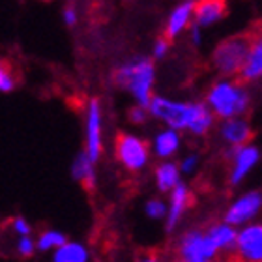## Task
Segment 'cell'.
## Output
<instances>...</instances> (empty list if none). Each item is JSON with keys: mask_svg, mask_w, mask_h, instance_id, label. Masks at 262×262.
<instances>
[{"mask_svg": "<svg viewBox=\"0 0 262 262\" xmlns=\"http://www.w3.org/2000/svg\"><path fill=\"white\" fill-rule=\"evenodd\" d=\"M208 234L212 236V240L215 242V246L219 247V251H234L236 242H238V230L234 225L227 223H215L208 229Z\"/></svg>", "mask_w": 262, "mask_h": 262, "instance_id": "obj_20", "label": "cell"}, {"mask_svg": "<svg viewBox=\"0 0 262 262\" xmlns=\"http://www.w3.org/2000/svg\"><path fill=\"white\" fill-rule=\"evenodd\" d=\"M234 255L242 262H262V223H249L238 230Z\"/></svg>", "mask_w": 262, "mask_h": 262, "instance_id": "obj_9", "label": "cell"}, {"mask_svg": "<svg viewBox=\"0 0 262 262\" xmlns=\"http://www.w3.org/2000/svg\"><path fill=\"white\" fill-rule=\"evenodd\" d=\"M148 116H150V111H148V107H144V105L137 103L135 107H131V109L127 111V120H129L131 124H135V126H142V124L148 120Z\"/></svg>", "mask_w": 262, "mask_h": 262, "instance_id": "obj_26", "label": "cell"}, {"mask_svg": "<svg viewBox=\"0 0 262 262\" xmlns=\"http://www.w3.org/2000/svg\"><path fill=\"white\" fill-rule=\"evenodd\" d=\"M94 165H96V161L88 156L86 150L77 154L73 163H71V174L86 191H94L96 189V170H94Z\"/></svg>", "mask_w": 262, "mask_h": 262, "instance_id": "obj_16", "label": "cell"}, {"mask_svg": "<svg viewBox=\"0 0 262 262\" xmlns=\"http://www.w3.org/2000/svg\"><path fill=\"white\" fill-rule=\"evenodd\" d=\"M253 32H240L223 39L212 53V66L221 77H238L247 62Z\"/></svg>", "mask_w": 262, "mask_h": 262, "instance_id": "obj_3", "label": "cell"}, {"mask_svg": "<svg viewBox=\"0 0 262 262\" xmlns=\"http://www.w3.org/2000/svg\"><path fill=\"white\" fill-rule=\"evenodd\" d=\"M19 84V75L15 73L11 62L2 60V66H0V90L4 94L13 92Z\"/></svg>", "mask_w": 262, "mask_h": 262, "instance_id": "obj_23", "label": "cell"}, {"mask_svg": "<svg viewBox=\"0 0 262 262\" xmlns=\"http://www.w3.org/2000/svg\"><path fill=\"white\" fill-rule=\"evenodd\" d=\"M154 154L161 159L172 158L178 150H180V131L174 127H165L154 137L152 142Z\"/></svg>", "mask_w": 262, "mask_h": 262, "instance_id": "obj_17", "label": "cell"}, {"mask_svg": "<svg viewBox=\"0 0 262 262\" xmlns=\"http://www.w3.org/2000/svg\"><path fill=\"white\" fill-rule=\"evenodd\" d=\"M88 249L77 242H66L53 255V262H88Z\"/></svg>", "mask_w": 262, "mask_h": 262, "instance_id": "obj_21", "label": "cell"}, {"mask_svg": "<svg viewBox=\"0 0 262 262\" xmlns=\"http://www.w3.org/2000/svg\"><path fill=\"white\" fill-rule=\"evenodd\" d=\"M242 82H255L262 79V25L258 30L253 32V45L247 56V62L244 66L242 73L238 75Z\"/></svg>", "mask_w": 262, "mask_h": 262, "instance_id": "obj_15", "label": "cell"}, {"mask_svg": "<svg viewBox=\"0 0 262 262\" xmlns=\"http://www.w3.org/2000/svg\"><path fill=\"white\" fill-rule=\"evenodd\" d=\"M213 124H215V113L210 109V105L196 103L195 101V109H193V116H191V122H189L187 131H189L191 135L202 137L212 129Z\"/></svg>", "mask_w": 262, "mask_h": 262, "instance_id": "obj_18", "label": "cell"}, {"mask_svg": "<svg viewBox=\"0 0 262 262\" xmlns=\"http://www.w3.org/2000/svg\"><path fill=\"white\" fill-rule=\"evenodd\" d=\"M144 212H146V215L150 219H163L169 213V206L163 201H159V199H150L146 202V206H144Z\"/></svg>", "mask_w": 262, "mask_h": 262, "instance_id": "obj_24", "label": "cell"}, {"mask_svg": "<svg viewBox=\"0 0 262 262\" xmlns=\"http://www.w3.org/2000/svg\"><path fill=\"white\" fill-rule=\"evenodd\" d=\"M227 262H242V260H240V258H238V257H234V258H229V260H227Z\"/></svg>", "mask_w": 262, "mask_h": 262, "instance_id": "obj_32", "label": "cell"}, {"mask_svg": "<svg viewBox=\"0 0 262 262\" xmlns=\"http://www.w3.org/2000/svg\"><path fill=\"white\" fill-rule=\"evenodd\" d=\"M38 247V242H34L30 236H19V240L15 244V251L21 258H30Z\"/></svg>", "mask_w": 262, "mask_h": 262, "instance_id": "obj_25", "label": "cell"}, {"mask_svg": "<svg viewBox=\"0 0 262 262\" xmlns=\"http://www.w3.org/2000/svg\"><path fill=\"white\" fill-rule=\"evenodd\" d=\"M262 210V193L260 191H249L246 195L238 196L232 204L229 206V210L225 212L223 221L234 225H246L247 221L257 217V213Z\"/></svg>", "mask_w": 262, "mask_h": 262, "instance_id": "obj_10", "label": "cell"}, {"mask_svg": "<svg viewBox=\"0 0 262 262\" xmlns=\"http://www.w3.org/2000/svg\"><path fill=\"white\" fill-rule=\"evenodd\" d=\"M154 81H156V66L148 56H133L118 66L113 73V82L122 90L133 96L139 105L148 107L154 98Z\"/></svg>", "mask_w": 262, "mask_h": 262, "instance_id": "obj_1", "label": "cell"}, {"mask_svg": "<svg viewBox=\"0 0 262 262\" xmlns=\"http://www.w3.org/2000/svg\"><path fill=\"white\" fill-rule=\"evenodd\" d=\"M68 242V236L60 230H43L38 238V249L39 251H56Z\"/></svg>", "mask_w": 262, "mask_h": 262, "instance_id": "obj_22", "label": "cell"}, {"mask_svg": "<svg viewBox=\"0 0 262 262\" xmlns=\"http://www.w3.org/2000/svg\"><path fill=\"white\" fill-rule=\"evenodd\" d=\"M195 4L196 0H184L182 4L176 6L167 19L163 36H167L169 39H176L184 30L191 27V23H195Z\"/></svg>", "mask_w": 262, "mask_h": 262, "instance_id": "obj_11", "label": "cell"}, {"mask_svg": "<svg viewBox=\"0 0 262 262\" xmlns=\"http://www.w3.org/2000/svg\"><path fill=\"white\" fill-rule=\"evenodd\" d=\"M137 262H161V260H159L158 253L148 251V253H144V255H141V257H139V260H137Z\"/></svg>", "mask_w": 262, "mask_h": 262, "instance_id": "obj_31", "label": "cell"}, {"mask_svg": "<svg viewBox=\"0 0 262 262\" xmlns=\"http://www.w3.org/2000/svg\"><path fill=\"white\" fill-rule=\"evenodd\" d=\"M84 129H86L84 150L94 161H98L103 152V118H101V103L98 98H92L86 105Z\"/></svg>", "mask_w": 262, "mask_h": 262, "instance_id": "obj_7", "label": "cell"}, {"mask_svg": "<svg viewBox=\"0 0 262 262\" xmlns=\"http://www.w3.org/2000/svg\"><path fill=\"white\" fill-rule=\"evenodd\" d=\"M229 158L232 159L229 184L234 187V186H240L242 180H244V178L253 170V167L258 163V159H260V150H258L257 146H253V144L230 146Z\"/></svg>", "mask_w": 262, "mask_h": 262, "instance_id": "obj_8", "label": "cell"}, {"mask_svg": "<svg viewBox=\"0 0 262 262\" xmlns=\"http://www.w3.org/2000/svg\"><path fill=\"white\" fill-rule=\"evenodd\" d=\"M193 204V195L191 189L186 184H178V186L170 191V202H169V213H167V230L172 232L176 229V225L180 223L184 213L187 212V208Z\"/></svg>", "mask_w": 262, "mask_h": 262, "instance_id": "obj_13", "label": "cell"}, {"mask_svg": "<svg viewBox=\"0 0 262 262\" xmlns=\"http://www.w3.org/2000/svg\"><path fill=\"white\" fill-rule=\"evenodd\" d=\"M182 169L174 161H163L156 167V186L161 193H170L180 184Z\"/></svg>", "mask_w": 262, "mask_h": 262, "instance_id": "obj_19", "label": "cell"}, {"mask_svg": "<svg viewBox=\"0 0 262 262\" xmlns=\"http://www.w3.org/2000/svg\"><path fill=\"white\" fill-rule=\"evenodd\" d=\"M206 103L215 113L217 118L227 120L234 116L246 115L251 105V94L247 92L246 82L240 79H229L225 77L221 81H215L206 92Z\"/></svg>", "mask_w": 262, "mask_h": 262, "instance_id": "obj_2", "label": "cell"}, {"mask_svg": "<svg viewBox=\"0 0 262 262\" xmlns=\"http://www.w3.org/2000/svg\"><path fill=\"white\" fill-rule=\"evenodd\" d=\"M10 227L17 236H30L32 234V227H30V223H28L25 217H21V215L10 219Z\"/></svg>", "mask_w": 262, "mask_h": 262, "instance_id": "obj_28", "label": "cell"}, {"mask_svg": "<svg viewBox=\"0 0 262 262\" xmlns=\"http://www.w3.org/2000/svg\"><path fill=\"white\" fill-rule=\"evenodd\" d=\"M227 15V0H196L195 25L208 28Z\"/></svg>", "mask_w": 262, "mask_h": 262, "instance_id": "obj_14", "label": "cell"}, {"mask_svg": "<svg viewBox=\"0 0 262 262\" xmlns=\"http://www.w3.org/2000/svg\"><path fill=\"white\" fill-rule=\"evenodd\" d=\"M169 49H170V39L167 38V36H159V38L154 41L152 58H156V60H161V58H165V56H167Z\"/></svg>", "mask_w": 262, "mask_h": 262, "instance_id": "obj_27", "label": "cell"}, {"mask_svg": "<svg viewBox=\"0 0 262 262\" xmlns=\"http://www.w3.org/2000/svg\"><path fill=\"white\" fill-rule=\"evenodd\" d=\"M219 247L208 234V230L189 229L176 244V255L187 262H215Z\"/></svg>", "mask_w": 262, "mask_h": 262, "instance_id": "obj_5", "label": "cell"}, {"mask_svg": "<svg viewBox=\"0 0 262 262\" xmlns=\"http://www.w3.org/2000/svg\"><path fill=\"white\" fill-rule=\"evenodd\" d=\"M115 156L129 172H141L150 161V144L131 133H118L115 139Z\"/></svg>", "mask_w": 262, "mask_h": 262, "instance_id": "obj_6", "label": "cell"}, {"mask_svg": "<svg viewBox=\"0 0 262 262\" xmlns=\"http://www.w3.org/2000/svg\"><path fill=\"white\" fill-rule=\"evenodd\" d=\"M219 137L229 146H244V144H249V141L253 139V127L242 116L227 118L219 126Z\"/></svg>", "mask_w": 262, "mask_h": 262, "instance_id": "obj_12", "label": "cell"}, {"mask_svg": "<svg viewBox=\"0 0 262 262\" xmlns=\"http://www.w3.org/2000/svg\"><path fill=\"white\" fill-rule=\"evenodd\" d=\"M196 167H199V156H196V154H189V156H186L180 163V169H182L184 174H193V172L196 170Z\"/></svg>", "mask_w": 262, "mask_h": 262, "instance_id": "obj_29", "label": "cell"}, {"mask_svg": "<svg viewBox=\"0 0 262 262\" xmlns=\"http://www.w3.org/2000/svg\"><path fill=\"white\" fill-rule=\"evenodd\" d=\"M195 101H176V99L163 98V96H154L148 111L150 116L156 120L163 122L167 127H174L178 131H187L191 122Z\"/></svg>", "mask_w": 262, "mask_h": 262, "instance_id": "obj_4", "label": "cell"}, {"mask_svg": "<svg viewBox=\"0 0 262 262\" xmlns=\"http://www.w3.org/2000/svg\"><path fill=\"white\" fill-rule=\"evenodd\" d=\"M172 262H187V260H184V258H176V260H172Z\"/></svg>", "mask_w": 262, "mask_h": 262, "instance_id": "obj_33", "label": "cell"}, {"mask_svg": "<svg viewBox=\"0 0 262 262\" xmlns=\"http://www.w3.org/2000/svg\"><path fill=\"white\" fill-rule=\"evenodd\" d=\"M62 17H64L66 27H75L77 23V11L73 6H66L64 11H62Z\"/></svg>", "mask_w": 262, "mask_h": 262, "instance_id": "obj_30", "label": "cell"}]
</instances>
